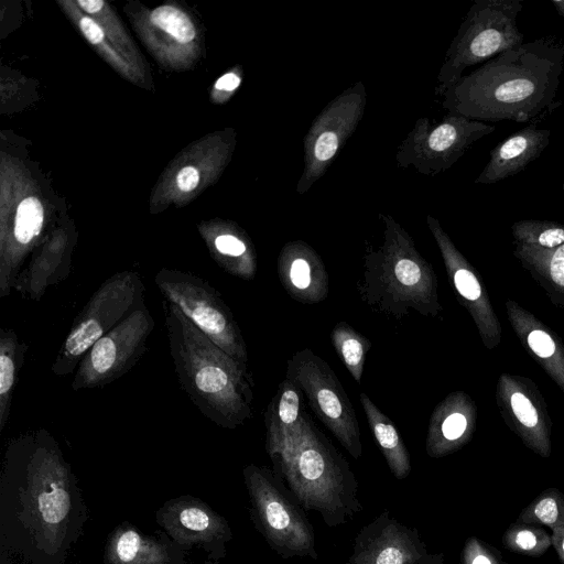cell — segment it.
Instances as JSON below:
<instances>
[{"label":"cell","instance_id":"obj_15","mask_svg":"<svg viewBox=\"0 0 564 564\" xmlns=\"http://www.w3.org/2000/svg\"><path fill=\"white\" fill-rule=\"evenodd\" d=\"M345 564H445V556L430 552L417 529L384 509L358 532Z\"/></svg>","mask_w":564,"mask_h":564},{"label":"cell","instance_id":"obj_17","mask_svg":"<svg viewBox=\"0 0 564 564\" xmlns=\"http://www.w3.org/2000/svg\"><path fill=\"white\" fill-rule=\"evenodd\" d=\"M276 271L285 292L302 304H318L329 294L325 264L315 249L303 240L289 241L281 248Z\"/></svg>","mask_w":564,"mask_h":564},{"label":"cell","instance_id":"obj_40","mask_svg":"<svg viewBox=\"0 0 564 564\" xmlns=\"http://www.w3.org/2000/svg\"><path fill=\"white\" fill-rule=\"evenodd\" d=\"M563 189H564V183H563Z\"/></svg>","mask_w":564,"mask_h":564},{"label":"cell","instance_id":"obj_21","mask_svg":"<svg viewBox=\"0 0 564 564\" xmlns=\"http://www.w3.org/2000/svg\"><path fill=\"white\" fill-rule=\"evenodd\" d=\"M210 252L228 274L251 281L257 273V253L249 238L232 228L208 236Z\"/></svg>","mask_w":564,"mask_h":564},{"label":"cell","instance_id":"obj_37","mask_svg":"<svg viewBox=\"0 0 564 564\" xmlns=\"http://www.w3.org/2000/svg\"><path fill=\"white\" fill-rule=\"evenodd\" d=\"M76 3L88 13H97L105 6V2L101 0H78Z\"/></svg>","mask_w":564,"mask_h":564},{"label":"cell","instance_id":"obj_14","mask_svg":"<svg viewBox=\"0 0 564 564\" xmlns=\"http://www.w3.org/2000/svg\"><path fill=\"white\" fill-rule=\"evenodd\" d=\"M155 521L183 550L204 551L207 564H218L225 558L227 544L234 536L225 517L191 495L166 500L155 511Z\"/></svg>","mask_w":564,"mask_h":564},{"label":"cell","instance_id":"obj_33","mask_svg":"<svg viewBox=\"0 0 564 564\" xmlns=\"http://www.w3.org/2000/svg\"><path fill=\"white\" fill-rule=\"evenodd\" d=\"M550 273L556 284L564 286V245L553 251L550 260Z\"/></svg>","mask_w":564,"mask_h":564},{"label":"cell","instance_id":"obj_13","mask_svg":"<svg viewBox=\"0 0 564 564\" xmlns=\"http://www.w3.org/2000/svg\"><path fill=\"white\" fill-rule=\"evenodd\" d=\"M153 328V316L143 303L90 347L75 371L72 389L100 388L124 376L143 356Z\"/></svg>","mask_w":564,"mask_h":564},{"label":"cell","instance_id":"obj_39","mask_svg":"<svg viewBox=\"0 0 564 564\" xmlns=\"http://www.w3.org/2000/svg\"><path fill=\"white\" fill-rule=\"evenodd\" d=\"M503 564H508L507 562H503Z\"/></svg>","mask_w":564,"mask_h":564},{"label":"cell","instance_id":"obj_25","mask_svg":"<svg viewBox=\"0 0 564 564\" xmlns=\"http://www.w3.org/2000/svg\"><path fill=\"white\" fill-rule=\"evenodd\" d=\"M505 549L516 554L540 557L552 546L551 534L540 525L514 522L502 535Z\"/></svg>","mask_w":564,"mask_h":564},{"label":"cell","instance_id":"obj_6","mask_svg":"<svg viewBox=\"0 0 564 564\" xmlns=\"http://www.w3.org/2000/svg\"><path fill=\"white\" fill-rule=\"evenodd\" d=\"M250 501V518L269 547L281 558H318L313 525L305 509L284 482L267 466L242 469Z\"/></svg>","mask_w":564,"mask_h":564},{"label":"cell","instance_id":"obj_24","mask_svg":"<svg viewBox=\"0 0 564 564\" xmlns=\"http://www.w3.org/2000/svg\"><path fill=\"white\" fill-rule=\"evenodd\" d=\"M336 354L356 382L361 381L366 356L371 347L367 337L346 322H338L330 334Z\"/></svg>","mask_w":564,"mask_h":564},{"label":"cell","instance_id":"obj_7","mask_svg":"<svg viewBox=\"0 0 564 564\" xmlns=\"http://www.w3.org/2000/svg\"><path fill=\"white\" fill-rule=\"evenodd\" d=\"M522 7V0H476L471 4L446 51L436 78V95L442 96L466 68L523 43L524 35L517 25Z\"/></svg>","mask_w":564,"mask_h":564},{"label":"cell","instance_id":"obj_8","mask_svg":"<svg viewBox=\"0 0 564 564\" xmlns=\"http://www.w3.org/2000/svg\"><path fill=\"white\" fill-rule=\"evenodd\" d=\"M144 303V284L135 271L105 280L74 318L51 370L57 377L75 371L90 347Z\"/></svg>","mask_w":564,"mask_h":564},{"label":"cell","instance_id":"obj_23","mask_svg":"<svg viewBox=\"0 0 564 564\" xmlns=\"http://www.w3.org/2000/svg\"><path fill=\"white\" fill-rule=\"evenodd\" d=\"M467 432V417L449 403L441 404L431 416L425 449L430 457H441L448 454Z\"/></svg>","mask_w":564,"mask_h":564},{"label":"cell","instance_id":"obj_36","mask_svg":"<svg viewBox=\"0 0 564 564\" xmlns=\"http://www.w3.org/2000/svg\"><path fill=\"white\" fill-rule=\"evenodd\" d=\"M551 540L560 561L564 564V525L552 530Z\"/></svg>","mask_w":564,"mask_h":564},{"label":"cell","instance_id":"obj_31","mask_svg":"<svg viewBox=\"0 0 564 564\" xmlns=\"http://www.w3.org/2000/svg\"><path fill=\"white\" fill-rule=\"evenodd\" d=\"M530 348L540 357H550L555 351L552 338L543 330H533L528 336Z\"/></svg>","mask_w":564,"mask_h":564},{"label":"cell","instance_id":"obj_16","mask_svg":"<svg viewBox=\"0 0 564 564\" xmlns=\"http://www.w3.org/2000/svg\"><path fill=\"white\" fill-rule=\"evenodd\" d=\"M186 552L161 529L145 534L123 521L108 534L101 564H187Z\"/></svg>","mask_w":564,"mask_h":564},{"label":"cell","instance_id":"obj_30","mask_svg":"<svg viewBox=\"0 0 564 564\" xmlns=\"http://www.w3.org/2000/svg\"><path fill=\"white\" fill-rule=\"evenodd\" d=\"M511 408L517 419L525 426L533 427L538 423L536 410L531 401L522 393L516 392L511 397Z\"/></svg>","mask_w":564,"mask_h":564},{"label":"cell","instance_id":"obj_3","mask_svg":"<svg viewBox=\"0 0 564 564\" xmlns=\"http://www.w3.org/2000/svg\"><path fill=\"white\" fill-rule=\"evenodd\" d=\"M173 367L182 390L217 426L235 430L253 416L254 381L248 364L219 348L172 302L163 300Z\"/></svg>","mask_w":564,"mask_h":564},{"label":"cell","instance_id":"obj_38","mask_svg":"<svg viewBox=\"0 0 564 564\" xmlns=\"http://www.w3.org/2000/svg\"><path fill=\"white\" fill-rule=\"evenodd\" d=\"M551 3L554 6L556 12L564 18V0H551Z\"/></svg>","mask_w":564,"mask_h":564},{"label":"cell","instance_id":"obj_11","mask_svg":"<svg viewBox=\"0 0 564 564\" xmlns=\"http://www.w3.org/2000/svg\"><path fill=\"white\" fill-rule=\"evenodd\" d=\"M495 131V126L447 112L438 122L417 119L397 149L399 167H413L434 176L451 169L479 139Z\"/></svg>","mask_w":564,"mask_h":564},{"label":"cell","instance_id":"obj_20","mask_svg":"<svg viewBox=\"0 0 564 564\" xmlns=\"http://www.w3.org/2000/svg\"><path fill=\"white\" fill-rule=\"evenodd\" d=\"M370 431L389 466L391 474L404 479L411 473L410 454L392 421L361 392L359 395Z\"/></svg>","mask_w":564,"mask_h":564},{"label":"cell","instance_id":"obj_28","mask_svg":"<svg viewBox=\"0 0 564 564\" xmlns=\"http://www.w3.org/2000/svg\"><path fill=\"white\" fill-rule=\"evenodd\" d=\"M519 235L534 237L538 245L546 248H557L564 245V226L556 223L525 220L517 224Z\"/></svg>","mask_w":564,"mask_h":564},{"label":"cell","instance_id":"obj_22","mask_svg":"<svg viewBox=\"0 0 564 564\" xmlns=\"http://www.w3.org/2000/svg\"><path fill=\"white\" fill-rule=\"evenodd\" d=\"M26 351L28 345L14 329H0V433L10 419L13 393Z\"/></svg>","mask_w":564,"mask_h":564},{"label":"cell","instance_id":"obj_27","mask_svg":"<svg viewBox=\"0 0 564 564\" xmlns=\"http://www.w3.org/2000/svg\"><path fill=\"white\" fill-rule=\"evenodd\" d=\"M151 22L181 44L195 39L196 30L191 19L178 8L160 6L150 14Z\"/></svg>","mask_w":564,"mask_h":564},{"label":"cell","instance_id":"obj_41","mask_svg":"<svg viewBox=\"0 0 564 564\" xmlns=\"http://www.w3.org/2000/svg\"><path fill=\"white\" fill-rule=\"evenodd\" d=\"M75 564H78V563H75Z\"/></svg>","mask_w":564,"mask_h":564},{"label":"cell","instance_id":"obj_10","mask_svg":"<svg viewBox=\"0 0 564 564\" xmlns=\"http://www.w3.org/2000/svg\"><path fill=\"white\" fill-rule=\"evenodd\" d=\"M154 283L164 300L175 304L213 343L235 359L248 364L240 327L213 285L195 274L171 269L160 270Z\"/></svg>","mask_w":564,"mask_h":564},{"label":"cell","instance_id":"obj_34","mask_svg":"<svg viewBox=\"0 0 564 564\" xmlns=\"http://www.w3.org/2000/svg\"><path fill=\"white\" fill-rule=\"evenodd\" d=\"M199 182V173L194 166H185L176 175V183L181 191L191 192Z\"/></svg>","mask_w":564,"mask_h":564},{"label":"cell","instance_id":"obj_5","mask_svg":"<svg viewBox=\"0 0 564 564\" xmlns=\"http://www.w3.org/2000/svg\"><path fill=\"white\" fill-rule=\"evenodd\" d=\"M383 241L364 258L358 291L362 301L401 319L411 310L424 316L437 313L436 278L410 234L390 215H379Z\"/></svg>","mask_w":564,"mask_h":564},{"label":"cell","instance_id":"obj_18","mask_svg":"<svg viewBox=\"0 0 564 564\" xmlns=\"http://www.w3.org/2000/svg\"><path fill=\"white\" fill-rule=\"evenodd\" d=\"M551 131L528 124L498 143L476 184L489 185L498 183L523 171L536 160L550 143Z\"/></svg>","mask_w":564,"mask_h":564},{"label":"cell","instance_id":"obj_35","mask_svg":"<svg viewBox=\"0 0 564 564\" xmlns=\"http://www.w3.org/2000/svg\"><path fill=\"white\" fill-rule=\"evenodd\" d=\"M241 84V77L236 72H229L223 75L215 83V88L220 91L231 93Z\"/></svg>","mask_w":564,"mask_h":564},{"label":"cell","instance_id":"obj_9","mask_svg":"<svg viewBox=\"0 0 564 564\" xmlns=\"http://www.w3.org/2000/svg\"><path fill=\"white\" fill-rule=\"evenodd\" d=\"M285 378L296 386L308 405L348 454L362 455L360 427L355 409L332 367L310 348L286 361Z\"/></svg>","mask_w":564,"mask_h":564},{"label":"cell","instance_id":"obj_1","mask_svg":"<svg viewBox=\"0 0 564 564\" xmlns=\"http://www.w3.org/2000/svg\"><path fill=\"white\" fill-rule=\"evenodd\" d=\"M89 518L78 480L45 429L12 438L0 474V545L26 564H65Z\"/></svg>","mask_w":564,"mask_h":564},{"label":"cell","instance_id":"obj_29","mask_svg":"<svg viewBox=\"0 0 564 564\" xmlns=\"http://www.w3.org/2000/svg\"><path fill=\"white\" fill-rule=\"evenodd\" d=\"M500 552L477 536L465 541L460 553V564H503Z\"/></svg>","mask_w":564,"mask_h":564},{"label":"cell","instance_id":"obj_4","mask_svg":"<svg viewBox=\"0 0 564 564\" xmlns=\"http://www.w3.org/2000/svg\"><path fill=\"white\" fill-rule=\"evenodd\" d=\"M269 457L274 474L305 511L317 512L328 528L347 523L362 510L349 463L306 412L286 443Z\"/></svg>","mask_w":564,"mask_h":564},{"label":"cell","instance_id":"obj_26","mask_svg":"<svg viewBox=\"0 0 564 564\" xmlns=\"http://www.w3.org/2000/svg\"><path fill=\"white\" fill-rule=\"evenodd\" d=\"M517 522L546 525L555 529L564 525V494L556 488L540 492L520 512Z\"/></svg>","mask_w":564,"mask_h":564},{"label":"cell","instance_id":"obj_12","mask_svg":"<svg viewBox=\"0 0 564 564\" xmlns=\"http://www.w3.org/2000/svg\"><path fill=\"white\" fill-rule=\"evenodd\" d=\"M367 89L355 83L332 99L312 121L303 140V172L296 185L305 194L325 174L364 117Z\"/></svg>","mask_w":564,"mask_h":564},{"label":"cell","instance_id":"obj_32","mask_svg":"<svg viewBox=\"0 0 564 564\" xmlns=\"http://www.w3.org/2000/svg\"><path fill=\"white\" fill-rule=\"evenodd\" d=\"M79 26L85 37L91 44H100L104 42L105 33L102 28L90 17H82L79 21Z\"/></svg>","mask_w":564,"mask_h":564},{"label":"cell","instance_id":"obj_19","mask_svg":"<svg viewBox=\"0 0 564 564\" xmlns=\"http://www.w3.org/2000/svg\"><path fill=\"white\" fill-rule=\"evenodd\" d=\"M304 413L302 392L285 378L264 413L265 451L269 456L286 443L300 425Z\"/></svg>","mask_w":564,"mask_h":564},{"label":"cell","instance_id":"obj_2","mask_svg":"<svg viewBox=\"0 0 564 564\" xmlns=\"http://www.w3.org/2000/svg\"><path fill=\"white\" fill-rule=\"evenodd\" d=\"M564 67V43L542 36L463 75L441 97L447 112L481 122L535 123L551 113Z\"/></svg>","mask_w":564,"mask_h":564}]
</instances>
